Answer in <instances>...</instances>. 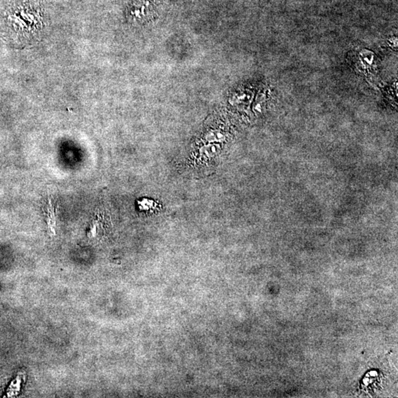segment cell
Returning a JSON list of instances; mask_svg holds the SVG:
<instances>
[{
    "label": "cell",
    "instance_id": "1",
    "mask_svg": "<svg viewBox=\"0 0 398 398\" xmlns=\"http://www.w3.org/2000/svg\"><path fill=\"white\" fill-rule=\"evenodd\" d=\"M218 145H207L199 149V152L191 154L188 160V166L199 172V169L212 168L218 164L220 154Z\"/></svg>",
    "mask_w": 398,
    "mask_h": 398
},
{
    "label": "cell",
    "instance_id": "2",
    "mask_svg": "<svg viewBox=\"0 0 398 398\" xmlns=\"http://www.w3.org/2000/svg\"><path fill=\"white\" fill-rule=\"evenodd\" d=\"M53 199L52 195L48 193L45 206V221L50 234L51 235H56V207L53 204Z\"/></svg>",
    "mask_w": 398,
    "mask_h": 398
}]
</instances>
